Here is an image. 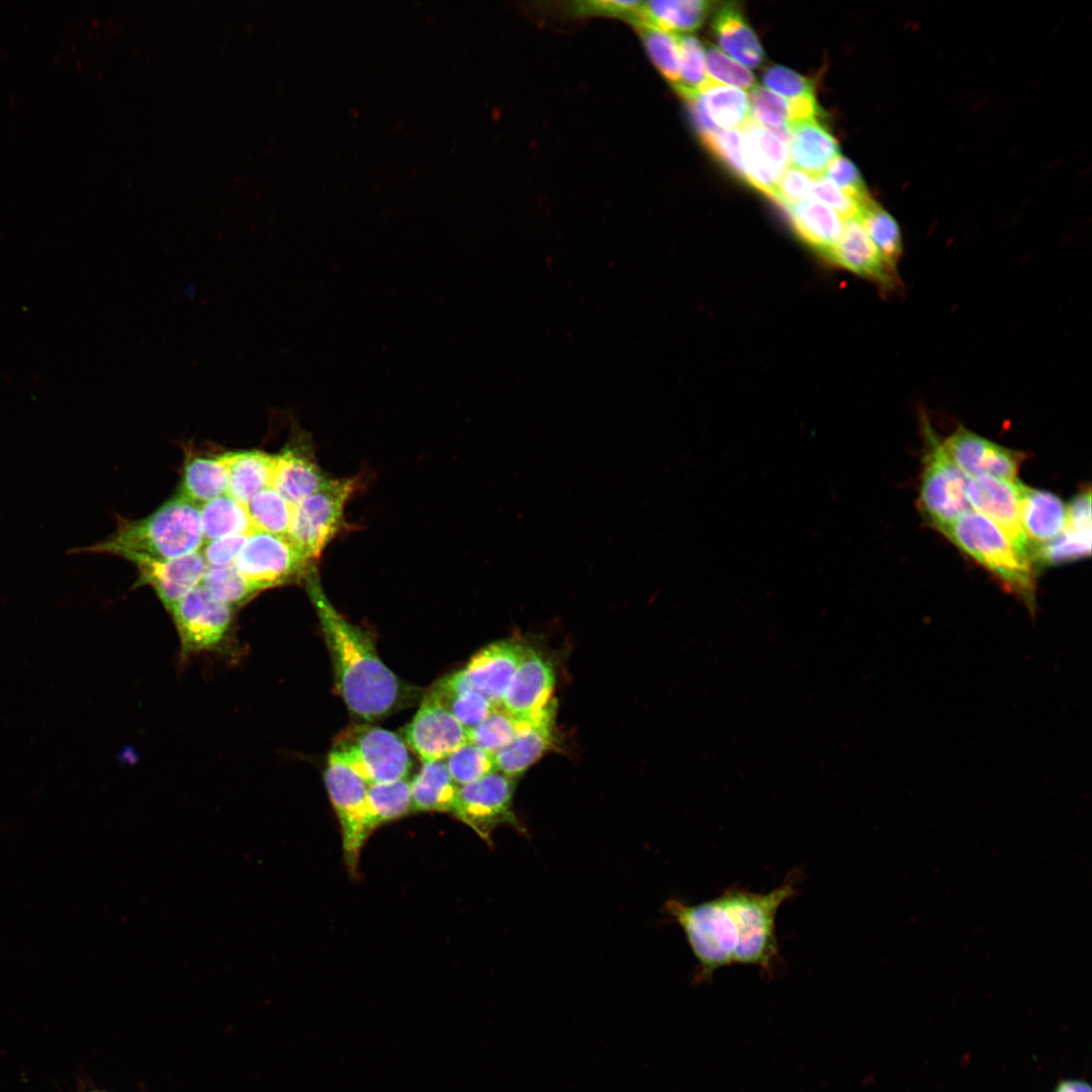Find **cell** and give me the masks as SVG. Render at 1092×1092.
<instances>
[{"mask_svg":"<svg viewBox=\"0 0 1092 1092\" xmlns=\"http://www.w3.org/2000/svg\"><path fill=\"white\" fill-rule=\"evenodd\" d=\"M796 884L793 873L767 893L733 886L698 904L667 901L665 910L682 929L697 960L695 981H709L716 971L732 965L754 966L770 976L779 957L777 913L796 895Z\"/></svg>","mask_w":1092,"mask_h":1092,"instance_id":"cell-1","label":"cell"},{"mask_svg":"<svg viewBox=\"0 0 1092 1092\" xmlns=\"http://www.w3.org/2000/svg\"><path fill=\"white\" fill-rule=\"evenodd\" d=\"M310 598L317 612L339 695L351 712L372 720L392 711L401 687L379 658L373 640L339 614L315 584Z\"/></svg>","mask_w":1092,"mask_h":1092,"instance_id":"cell-2","label":"cell"},{"mask_svg":"<svg viewBox=\"0 0 1092 1092\" xmlns=\"http://www.w3.org/2000/svg\"><path fill=\"white\" fill-rule=\"evenodd\" d=\"M203 543L199 506L179 494L144 519L118 517L116 530L108 538L70 549L68 553L111 554L122 558L142 554L174 559L200 551Z\"/></svg>","mask_w":1092,"mask_h":1092,"instance_id":"cell-3","label":"cell"},{"mask_svg":"<svg viewBox=\"0 0 1092 1092\" xmlns=\"http://www.w3.org/2000/svg\"><path fill=\"white\" fill-rule=\"evenodd\" d=\"M940 533L992 572L1030 611L1034 609V564L988 518L972 510Z\"/></svg>","mask_w":1092,"mask_h":1092,"instance_id":"cell-4","label":"cell"},{"mask_svg":"<svg viewBox=\"0 0 1092 1092\" xmlns=\"http://www.w3.org/2000/svg\"><path fill=\"white\" fill-rule=\"evenodd\" d=\"M922 429L925 446L918 503L924 519L940 532L973 510L966 493L970 478L949 457L927 420Z\"/></svg>","mask_w":1092,"mask_h":1092,"instance_id":"cell-5","label":"cell"},{"mask_svg":"<svg viewBox=\"0 0 1092 1092\" xmlns=\"http://www.w3.org/2000/svg\"><path fill=\"white\" fill-rule=\"evenodd\" d=\"M359 487L358 478H331L320 490L293 505L288 539L314 563L344 529L345 507Z\"/></svg>","mask_w":1092,"mask_h":1092,"instance_id":"cell-6","label":"cell"},{"mask_svg":"<svg viewBox=\"0 0 1092 1092\" xmlns=\"http://www.w3.org/2000/svg\"><path fill=\"white\" fill-rule=\"evenodd\" d=\"M332 752L368 785L403 780L412 767L404 741L379 727H349L337 737Z\"/></svg>","mask_w":1092,"mask_h":1092,"instance_id":"cell-7","label":"cell"},{"mask_svg":"<svg viewBox=\"0 0 1092 1092\" xmlns=\"http://www.w3.org/2000/svg\"><path fill=\"white\" fill-rule=\"evenodd\" d=\"M168 612L178 633L181 658L200 652L229 653L236 647L234 608L214 599L201 583Z\"/></svg>","mask_w":1092,"mask_h":1092,"instance_id":"cell-8","label":"cell"},{"mask_svg":"<svg viewBox=\"0 0 1092 1092\" xmlns=\"http://www.w3.org/2000/svg\"><path fill=\"white\" fill-rule=\"evenodd\" d=\"M515 787L516 779L498 770L473 783L459 786L452 814L488 844L491 843L492 832L502 825L527 834L514 812Z\"/></svg>","mask_w":1092,"mask_h":1092,"instance_id":"cell-9","label":"cell"},{"mask_svg":"<svg viewBox=\"0 0 1092 1092\" xmlns=\"http://www.w3.org/2000/svg\"><path fill=\"white\" fill-rule=\"evenodd\" d=\"M234 563L258 593L299 581L312 564L287 536L260 531L248 536Z\"/></svg>","mask_w":1092,"mask_h":1092,"instance_id":"cell-10","label":"cell"},{"mask_svg":"<svg viewBox=\"0 0 1092 1092\" xmlns=\"http://www.w3.org/2000/svg\"><path fill=\"white\" fill-rule=\"evenodd\" d=\"M325 782L341 826L344 859L349 873L357 875L360 851L370 834L367 823L368 784L332 751L328 757Z\"/></svg>","mask_w":1092,"mask_h":1092,"instance_id":"cell-11","label":"cell"},{"mask_svg":"<svg viewBox=\"0 0 1092 1092\" xmlns=\"http://www.w3.org/2000/svg\"><path fill=\"white\" fill-rule=\"evenodd\" d=\"M1022 482L989 475L969 479L966 493L972 509L988 518L1033 563V549L1023 531L1019 512Z\"/></svg>","mask_w":1092,"mask_h":1092,"instance_id":"cell-12","label":"cell"},{"mask_svg":"<svg viewBox=\"0 0 1092 1092\" xmlns=\"http://www.w3.org/2000/svg\"><path fill=\"white\" fill-rule=\"evenodd\" d=\"M406 744L423 760H444L469 741L468 730L431 694L404 729Z\"/></svg>","mask_w":1092,"mask_h":1092,"instance_id":"cell-13","label":"cell"},{"mask_svg":"<svg viewBox=\"0 0 1092 1092\" xmlns=\"http://www.w3.org/2000/svg\"><path fill=\"white\" fill-rule=\"evenodd\" d=\"M942 445L969 477L989 475L1010 482H1018V470L1024 455L986 439L964 426L943 440Z\"/></svg>","mask_w":1092,"mask_h":1092,"instance_id":"cell-14","label":"cell"},{"mask_svg":"<svg viewBox=\"0 0 1092 1092\" xmlns=\"http://www.w3.org/2000/svg\"><path fill=\"white\" fill-rule=\"evenodd\" d=\"M123 558L138 569L134 586H152L167 610L201 583L207 567L200 551L174 559L142 554H127Z\"/></svg>","mask_w":1092,"mask_h":1092,"instance_id":"cell-15","label":"cell"},{"mask_svg":"<svg viewBox=\"0 0 1092 1092\" xmlns=\"http://www.w3.org/2000/svg\"><path fill=\"white\" fill-rule=\"evenodd\" d=\"M740 130L745 182L772 198L782 175L790 166L788 147L750 117Z\"/></svg>","mask_w":1092,"mask_h":1092,"instance_id":"cell-16","label":"cell"},{"mask_svg":"<svg viewBox=\"0 0 1092 1092\" xmlns=\"http://www.w3.org/2000/svg\"><path fill=\"white\" fill-rule=\"evenodd\" d=\"M554 684V670L549 661L536 650L525 646L502 707L518 718L531 717L553 702Z\"/></svg>","mask_w":1092,"mask_h":1092,"instance_id":"cell-17","label":"cell"},{"mask_svg":"<svg viewBox=\"0 0 1092 1092\" xmlns=\"http://www.w3.org/2000/svg\"><path fill=\"white\" fill-rule=\"evenodd\" d=\"M524 647L510 640L491 643L475 653L461 670L494 707H502L507 689L521 662Z\"/></svg>","mask_w":1092,"mask_h":1092,"instance_id":"cell-18","label":"cell"},{"mask_svg":"<svg viewBox=\"0 0 1092 1092\" xmlns=\"http://www.w3.org/2000/svg\"><path fill=\"white\" fill-rule=\"evenodd\" d=\"M555 712L556 704L553 701L539 713L520 718V725L513 740L493 754L498 771L516 779L551 747Z\"/></svg>","mask_w":1092,"mask_h":1092,"instance_id":"cell-19","label":"cell"},{"mask_svg":"<svg viewBox=\"0 0 1092 1092\" xmlns=\"http://www.w3.org/2000/svg\"><path fill=\"white\" fill-rule=\"evenodd\" d=\"M1091 492L1087 488L1067 504V521L1061 534L1037 549L1033 564L1058 565L1090 555Z\"/></svg>","mask_w":1092,"mask_h":1092,"instance_id":"cell-20","label":"cell"},{"mask_svg":"<svg viewBox=\"0 0 1092 1092\" xmlns=\"http://www.w3.org/2000/svg\"><path fill=\"white\" fill-rule=\"evenodd\" d=\"M307 443H296L275 454L271 487L291 505L323 488L331 478L318 466Z\"/></svg>","mask_w":1092,"mask_h":1092,"instance_id":"cell-21","label":"cell"},{"mask_svg":"<svg viewBox=\"0 0 1092 1092\" xmlns=\"http://www.w3.org/2000/svg\"><path fill=\"white\" fill-rule=\"evenodd\" d=\"M826 256L839 266L882 285L892 287L897 283L896 271L886 264L857 217L844 219L842 234Z\"/></svg>","mask_w":1092,"mask_h":1092,"instance_id":"cell-22","label":"cell"},{"mask_svg":"<svg viewBox=\"0 0 1092 1092\" xmlns=\"http://www.w3.org/2000/svg\"><path fill=\"white\" fill-rule=\"evenodd\" d=\"M1019 512L1023 531L1033 549L1057 538L1067 521V505L1055 493L1022 484Z\"/></svg>","mask_w":1092,"mask_h":1092,"instance_id":"cell-23","label":"cell"},{"mask_svg":"<svg viewBox=\"0 0 1092 1092\" xmlns=\"http://www.w3.org/2000/svg\"><path fill=\"white\" fill-rule=\"evenodd\" d=\"M787 147L792 166L812 177L823 175L840 155L836 140L817 118L791 124Z\"/></svg>","mask_w":1092,"mask_h":1092,"instance_id":"cell-24","label":"cell"},{"mask_svg":"<svg viewBox=\"0 0 1092 1092\" xmlns=\"http://www.w3.org/2000/svg\"><path fill=\"white\" fill-rule=\"evenodd\" d=\"M712 30L721 49L745 67L757 68L764 60L759 40L733 2L723 3L714 13Z\"/></svg>","mask_w":1092,"mask_h":1092,"instance_id":"cell-25","label":"cell"},{"mask_svg":"<svg viewBox=\"0 0 1092 1092\" xmlns=\"http://www.w3.org/2000/svg\"><path fill=\"white\" fill-rule=\"evenodd\" d=\"M796 233L809 245L825 255L839 240L844 219L832 208L814 197L793 205L782 206Z\"/></svg>","mask_w":1092,"mask_h":1092,"instance_id":"cell-26","label":"cell"},{"mask_svg":"<svg viewBox=\"0 0 1092 1092\" xmlns=\"http://www.w3.org/2000/svg\"><path fill=\"white\" fill-rule=\"evenodd\" d=\"M429 694L468 731L482 722L495 708L470 684L461 669L441 678Z\"/></svg>","mask_w":1092,"mask_h":1092,"instance_id":"cell-27","label":"cell"},{"mask_svg":"<svg viewBox=\"0 0 1092 1092\" xmlns=\"http://www.w3.org/2000/svg\"><path fill=\"white\" fill-rule=\"evenodd\" d=\"M226 494L246 505L257 492L271 486L275 455L262 451L230 452Z\"/></svg>","mask_w":1092,"mask_h":1092,"instance_id":"cell-28","label":"cell"},{"mask_svg":"<svg viewBox=\"0 0 1092 1092\" xmlns=\"http://www.w3.org/2000/svg\"><path fill=\"white\" fill-rule=\"evenodd\" d=\"M459 786L453 781L445 760L424 762L411 783L413 811L452 814Z\"/></svg>","mask_w":1092,"mask_h":1092,"instance_id":"cell-29","label":"cell"},{"mask_svg":"<svg viewBox=\"0 0 1092 1092\" xmlns=\"http://www.w3.org/2000/svg\"><path fill=\"white\" fill-rule=\"evenodd\" d=\"M229 475L228 453L215 457H192L185 464L180 494L201 506L226 494Z\"/></svg>","mask_w":1092,"mask_h":1092,"instance_id":"cell-30","label":"cell"},{"mask_svg":"<svg viewBox=\"0 0 1092 1092\" xmlns=\"http://www.w3.org/2000/svg\"><path fill=\"white\" fill-rule=\"evenodd\" d=\"M711 5L712 2L706 0L642 1L636 23H647L675 34L689 32L702 25Z\"/></svg>","mask_w":1092,"mask_h":1092,"instance_id":"cell-31","label":"cell"},{"mask_svg":"<svg viewBox=\"0 0 1092 1092\" xmlns=\"http://www.w3.org/2000/svg\"><path fill=\"white\" fill-rule=\"evenodd\" d=\"M694 97L718 128H740L750 117L748 94L736 87L709 82Z\"/></svg>","mask_w":1092,"mask_h":1092,"instance_id":"cell-32","label":"cell"},{"mask_svg":"<svg viewBox=\"0 0 1092 1092\" xmlns=\"http://www.w3.org/2000/svg\"><path fill=\"white\" fill-rule=\"evenodd\" d=\"M199 510L204 543L231 535H250L256 531L246 505L228 494L199 506Z\"/></svg>","mask_w":1092,"mask_h":1092,"instance_id":"cell-33","label":"cell"},{"mask_svg":"<svg viewBox=\"0 0 1092 1092\" xmlns=\"http://www.w3.org/2000/svg\"><path fill=\"white\" fill-rule=\"evenodd\" d=\"M413 811L411 783L405 779L370 784L367 789V823L371 833L376 827Z\"/></svg>","mask_w":1092,"mask_h":1092,"instance_id":"cell-34","label":"cell"},{"mask_svg":"<svg viewBox=\"0 0 1092 1092\" xmlns=\"http://www.w3.org/2000/svg\"><path fill=\"white\" fill-rule=\"evenodd\" d=\"M857 218L886 264L896 271L903 244L895 218L873 200L862 207Z\"/></svg>","mask_w":1092,"mask_h":1092,"instance_id":"cell-35","label":"cell"},{"mask_svg":"<svg viewBox=\"0 0 1092 1092\" xmlns=\"http://www.w3.org/2000/svg\"><path fill=\"white\" fill-rule=\"evenodd\" d=\"M246 508L256 531L287 536L293 505L273 487L257 492Z\"/></svg>","mask_w":1092,"mask_h":1092,"instance_id":"cell-36","label":"cell"},{"mask_svg":"<svg viewBox=\"0 0 1092 1092\" xmlns=\"http://www.w3.org/2000/svg\"><path fill=\"white\" fill-rule=\"evenodd\" d=\"M748 101L750 118L788 145L791 101L758 85L749 90Z\"/></svg>","mask_w":1092,"mask_h":1092,"instance_id":"cell-37","label":"cell"},{"mask_svg":"<svg viewBox=\"0 0 1092 1092\" xmlns=\"http://www.w3.org/2000/svg\"><path fill=\"white\" fill-rule=\"evenodd\" d=\"M634 25L639 31L644 48L657 70L675 87L679 81L677 34L643 22Z\"/></svg>","mask_w":1092,"mask_h":1092,"instance_id":"cell-38","label":"cell"},{"mask_svg":"<svg viewBox=\"0 0 1092 1092\" xmlns=\"http://www.w3.org/2000/svg\"><path fill=\"white\" fill-rule=\"evenodd\" d=\"M201 584L214 599L232 608L244 605L258 594L235 563L207 566Z\"/></svg>","mask_w":1092,"mask_h":1092,"instance_id":"cell-39","label":"cell"},{"mask_svg":"<svg viewBox=\"0 0 1092 1092\" xmlns=\"http://www.w3.org/2000/svg\"><path fill=\"white\" fill-rule=\"evenodd\" d=\"M679 48V81L674 89L686 100L699 94L710 82L705 67V48L690 34H677Z\"/></svg>","mask_w":1092,"mask_h":1092,"instance_id":"cell-40","label":"cell"},{"mask_svg":"<svg viewBox=\"0 0 1092 1092\" xmlns=\"http://www.w3.org/2000/svg\"><path fill=\"white\" fill-rule=\"evenodd\" d=\"M519 725L520 718L503 707H495L482 722L468 731V739L493 755L513 740Z\"/></svg>","mask_w":1092,"mask_h":1092,"instance_id":"cell-41","label":"cell"},{"mask_svg":"<svg viewBox=\"0 0 1092 1092\" xmlns=\"http://www.w3.org/2000/svg\"><path fill=\"white\" fill-rule=\"evenodd\" d=\"M444 760L458 786L473 783L497 770L493 755L469 741Z\"/></svg>","mask_w":1092,"mask_h":1092,"instance_id":"cell-42","label":"cell"},{"mask_svg":"<svg viewBox=\"0 0 1092 1092\" xmlns=\"http://www.w3.org/2000/svg\"><path fill=\"white\" fill-rule=\"evenodd\" d=\"M705 67L710 82L750 90L756 85L752 72L712 44L705 49Z\"/></svg>","mask_w":1092,"mask_h":1092,"instance_id":"cell-43","label":"cell"},{"mask_svg":"<svg viewBox=\"0 0 1092 1092\" xmlns=\"http://www.w3.org/2000/svg\"><path fill=\"white\" fill-rule=\"evenodd\" d=\"M706 148L736 176L745 181L740 128L717 129L700 134Z\"/></svg>","mask_w":1092,"mask_h":1092,"instance_id":"cell-44","label":"cell"},{"mask_svg":"<svg viewBox=\"0 0 1092 1092\" xmlns=\"http://www.w3.org/2000/svg\"><path fill=\"white\" fill-rule=\"evenodd\" d=\"M762 83L766 89L786 99L814 96L813 83L787 67H767L762 74Z\"/></svg>","mask_w":1092,"mask_h":1092,"instance_id":"cell-45","label":"cell"},{"mask_svg":"<svg viewBox=\"0 0 1092 1092\" xmlns=\"http://www.w3.org/2000/svg\"><path fill=\"white\" fill-rule=\"evenodd\" d=\"M861 207L872 201L857 168L839 155L825 169L823 175Z\"/></svg>","mask_w":1092,"mask_h":1092,"instance_id":"cell-46","label":"cell"},{"mask_svg":"<svg viewBox=\"0 0 1092 1092\" xmlns=\"http://www.w3.org/2000/svg\"><path fill=\"white\" fill-rule=\"evenodd\" d=\"M813 177L800 169L789 166L782 175L772 200L781 207L793 205L811 197Z\"/></svg>","mask_w":1092,"mask_h":1092,"instance_id":"cell-47","label":"cell"},{"mask_svg":"<svg viewBox=\"0 0 1092 1092\" xmlns=\"http://www.w3.org/2000/svg\"><path fill=\"white\" fill-rule=\"evenodd\" d=\"M812 197L823 202L843 219L858 217L861 207L824 176L813 177Z\"/></svg>","mask_w":1092,"mask_h":1092,"instance_id":"cell-48","label":"cell"},{"mask_svg":"<svg viewBox=\"0 0 1092 1092\" xmlns=\"http://www.w3.org/2000/svg\"><path fill=\"white\" fill-rule=\"evenodd\" d=\"M249 535L239 534L221 537L203 543L200 552L207 566H223L234 563Z\"/></svg>","mask_w":1092,"mask_h":1092,"instance_id":"cell-49","label":"cell"},{"mask_svg":"<svg viewBox=\"0 0 1092 1092\" xmlns=\"http://www.w3.org/2000/svg\"><path fill=\"white\" fill-rule=\"evenodd\" d=\"M642 1H580L575 3L574 11L577 14H596L620 16L636 23L640 17Z\"/></svg>","mask_w":1092,"mask_h":1092,"instance_id":"cell-50","label":"cell"},{"mask_svg":"<svg viewBox=\"0 0 1092 1092\" xmlns=\"http://www.w3.org/2000/svg\"><path fill=\"white\" fill-rule=\"evenodd\" d=\"M1053 1092H1092V1089L1091 1085L1084 1080L1065 1079L1055 1086Z\"/></svg>","mask_w":1092,"mask_h":1092,"instance_id":"cell-51","label":"cell"},{"mask_svg":"<svg viewBox=\"0 0 1092 1092\" xmlns=\"http://www.w3.org/2000/svg\"><path fill=\"white\" fill-rule=\"evenodd\" d=\"M90 1092H100V1091H90Z\"/></svg>","mask_w":1092,"mask_h":1092,"instance_id":"cell-52","label":"cell"},{"mask_svg":"<svg viewBox=\"0 0 1092 1092\" xmlns=\"http://www.w3.org/2000/svg\"><path fill=\"white\" fill-rule=\"evenodd\" d=\"M100 1092H103V1091H100Z\"/></svg>","mask_w":1092,"mask_h":1092,"instance_id":"cell-53","label":"cell"}]
</instances>
